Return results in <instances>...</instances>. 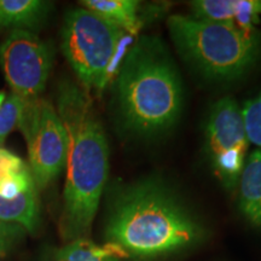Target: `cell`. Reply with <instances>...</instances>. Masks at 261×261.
Listing matches in <instances>:
<instances>
[{
  "mask_svg": "<svg viewBox=\"0 0 261 261\" xmlns=\"http://www.w3.org/2000/svg\"><path fill=\"white\" fill-rule=\"evenodd\" d=\"M106 237L128 256L150 259L198 246L207 228L165 181L146 178L115 188Z\"/></svg>",
  "mask_w": 261,
  "mask_h": 261,
  "instance_id": "1",
  "label": "cell"
},
{
  "mask_svg": "<svg viewBox=\"0 0 261 261\" xmlns=\"http://www.w3.org/2000/svg\"><path fill=\"white\" fill-rule=\"evenodd\" d=\"M56 110L68 143L60 230L64 240L73 242L90 233L108 180L109 148L86 91L69 81L62 83Z\"/></svg>",
  "mask_w": 261,
  "mask_h": 261,
  "instance_id": "2",
  "label": "cell"
},
{
  "mask_svg": "<svg viewBox=\"0 0 261 261\" xmlns=\"http://www.w3.org/2000/svg\"><path fill=\"white\" fill-rule=\"evenodd\" d=\"M115 81L120 119L128 132L155 137L177 123L184 103L181 79L158 38L142 37L132 45Z\"/></svg>",
  "mask_w": 261,
  "mask_h": 261,
  "instance_id": "3",
  "label": "cell"
},
{
  "mask_svg": "<svg viewBox=\"0 0 261 261\" xmlns=\"http://www.w3.org/2000/svg\"><path fill=\"white\" fill-rule=\"evenodd\" d=\"M168 29L180 56L211 80L238 79L261 55L260 33L233 22L173 15Z\"/></svg>",
  "mask_w": 261,
  "mask_h": 261,
  "instance_id": "4",
  "label": "cell"
},
{
  "mask_svg": "<svg viewBox=\"0 0 261 261\" xmlns=\"http://www.w3.org/2000/svg\"><path fill=\"white\" fill-rule=\"evenodd\" d=\"M132 42V35L85 8L64 18L62 50L86 92H102L115 79Z\"/></svg>",
  "mask_w": 261,
  "mask_h": 261,
  "instance_id": "5",
  "label": "cell"
},
{
  "mask_svg": "<svg viewBox=\"0 0 261 261\" xmlns=\"http://www.w3.org/2000/svg\"><path fill=\"white\" fill-rule=\"evenodd\" d=\"M28 145L35 187L45 189L65 167L67 135L56 108L44 98L24 100L18 123Z\"/></svg>",
  "mask_w": 261,
  "mask_h": 261,
  "instance_id": "6",
  "label": "cell"
},
{
  "mask_svg": "<svg viewBox=\"0 0 261 261\" xmlns=\"http://www.w3.org/2000/svg\"><path fill=\"white\" fill-rule=\"evenodd\" d=\"M249 148L236 100L224 97L212 107L205 126V152L215 177L228 191L237 190Z\"/></svg>",
  "mask_w": 261,
  "mask_h": 261,
  "instance_id": "7",
  "label": "cell"
},
{
  "mask_svg": "<svg viewBox=\"0 0 261 261\" xmlns=\"http://www.w3.org/2000/svg\"><path fill=\"white\" fill-rule=\"evenodd\" d=\"M51 47L34 33L15 29L0 46V65L12 93L23 100L39 98L52 65Z\"/></svg>",
  "mask_w": 261,
  "mask_h": 261,
  "instance_id": "8",
  "label": "cell"
},
{
  "mask_svg": "<svg viewBox=\"0 0 261 261\" xmlns=\"http://www.w3.org/2000/svg\"><path fill=\"white\" fill-rule=\"evenodd\" d=\"M192 17L210 21L233 22L254 28L261 15V0H197L191 3Z\"/></svg>",
  "mask_w": 261,
  "mask_h": 261,
  "instance_id": "9",
  "label": "cell"
},
{
  "mask_svg": "<svg viewBox=\"0 0 261 261\" xmlns=\"http://www.w3.org/2000/svg\"><path fill=\"white\" fill-rule=\"evenodd\" d=\"M238 204L246 219L261 228V150L248 156L237 185Z\"/></svg>",
  "mask_w": 261,
  "mask_h": 261,
  "instance_id": "10",
  "label": "cell"
},
{
  "mask_svg": "<svg viewBox=\"0 0 261 261\" xmlns=\"http://www.w3.org/2000/svg\"><path fill=\"white\" fill-rule=\"evenodd\" d=\"M81 5L132 37L142 29L143 23L138 15L139 3L136 0H84Z\"/></svg>",
  "mask_w": 261,
  "mask_h": 261,
  "instance_id": "11",
  "label": "cell"
},
{
  "mask_svg": "<svg viewBox=\"0 0 261 261\" xmlns=\"http://www.w3.org/2000/svg\"><path fill=\"white\" fill-rule=\"evenodd\" d=\"M50 8V3L41 0H0V28H37Z\"/></svg>",
  "mask_w": 261,
  "mask_h": 261,
  "instance_id": "12",
  "label": "cell"
},
{
  "mask_svg": "<svg viewBox=\"0 0 261 261\" xmlns=\"http://www.w3.org/2000/svg\"><path fill=\"white\" fill-rule=\"evenodd\" d=\"M0 220L21 224L31 232L39 225V200L37 187L28 188L11 200L0 197Z\"/></svg>",
  "mask_w": 261,
  "mask_h": 261,
  "instance_id": "13",
  "label": "cell"
},
{
  "mask_svg": "<svg viewBox=\"0 0 261 261\" xmlns=\"http://www.w3.org/2000/svg\"><path fill=\"white\" fill-rule=\"evenodd\" d=\"M123 257L128 254L116 244L97 246L87 238L73 241L58 254V261H120Z\"/></svg>",
  "mask_w": 261,
  "mask_h": 261,
  "instance_id": "14",
  "label": "cell"
},
{
  "mask_svg": "<svg viewBox=\"0 0 261 261\" xmlns=\"http://www.w3.org/2000/svg\"><path fill=\"white\" fill-rule=\"evenodd\" d=\"M24 100L16 94H10L0 106V145L10 132L18 126L23 113Z\"/></svg>",
  "mask_w": 261,
  "mask_h": 261,
  "instance_id": "15",
  "label": "cell"
},
{
  "mask_svg": "<svg viewBox=\"0 0 261 261\" xmlns=\"http://www.w3.org/2000/svg\"><path fill=\"white\" fill-rule=\"evenodd\" d=\"M242 116L248 140L261 150V93L244 104Z\"/></svg>",
  "mask_w": 261,
  "mask_h": 261,
  "instance_id": "16",
  "label": "cell"
},
{
  "mask_svg": "<svg viewBox=\"0 0 261 261\" xmlns=\"http://www.w3.org/2000/svg\"><path fill=\"white\" fill-rule=\"evenodd\" d=\"M35 185L34 179L32 177L31 168H25L23 171L12 173L6 175L0 180V197L5 200L17 197L22 192H24L28 188Z\"/></svg>",
  "mask_w": 261,
  "mask_h": 261,
  "instance_id": "17",
  "label": "cell"
},
{
  "mask_svg": "<svg viewBox=\"0 0 261 261\" xmlns=\"http://www.w3.org/2000/svg\"><path fill=\"white\" fill-rule=\"evenodd\" d=\"M22 233V228L16 224L0 220V256H5Z\"/></svg>",
  "mask_w": 261,
  "mask_h": 261,
  "instance_id": "18",
  "label": "cell"
},
{
  "mask_svg": "<svg viewBox=\"0 0 261 261\" xmlns=\"http://www.w3.org/2000/svg\"><path fill=\"white\" fill-rule=\"evenodd\" d=\"M25 168H27V165L22 161V159L8 150L0 148V180L6 175L21 172Z\"/></svg>",
  "mask_w": 261,
  "mask_h": 261,
  "instance_id": "19",
  "label": "cell"
},
{
  "mask_svg": "<svg viewBox=\"0 0 261 261\" xmlns=\"http://www.w3.org/2000/svg\"><path fill=\"white\" fill-rule=\"evenodd\" d=\"M4 100H5V93L4 92H0V106H2Z\"/></svg>",
  "mask_w": 261,
  "mask_h": 261,
  "instance_id": "20",
  "label": "cell"
}]
</instances>
